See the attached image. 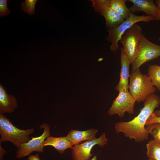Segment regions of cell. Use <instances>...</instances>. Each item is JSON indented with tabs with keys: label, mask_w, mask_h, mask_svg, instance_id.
<instances>
[{
	"label": "cell",
	"mask_w": 160,
	"mask_h": 160,
	"mask_svg": "<svg viewBox=\"0 0 160 160\" xmlns=\"http://www.w3.org/2000/svg\"><path fill=\"white\" fill-rule=\"evenodd\" d=\"M160 105V97L154 93L144 101V105L140 113L132 120L128 121H120L115 124V129L117 133H122L130 139L140 142L148 139L145 129L147 121L155 109Z\"/></svg>",
	"instance_id": "obj_1"
},
{
	"label": "cell",
	"mask_w": 160,
	"mask_h": 160,
	"mask_svg": "<svg viewBox=\"0 0 160 160\" xmlns=\"http://www.w3.org/2000/svg\"><path fill=\"white\" fill-rule=\"evenodd\" d=\"M129 89L131 95L137 102L144 101L156 91V88L149 77L142 73L140 69L132 71L129 76Z\"/></svg>",
	"instance_id": "obj_2"
},
{
	"label": "cell",
	"mask_w": 160,
	"mask_h": 160,
	"mask_svg": "<svg viewBox=\"0 0 160 160\" xmlns=\"http://www.w3.org/2000/svg\"><path fill=\"white\" fill-rule=\"evenodd\" d=\"M34 130L33 128L26 130L19 129L4 114H0V144L3 142L9 141L18 148L31 140L29 135Z\"/></svg>",
	"instance_id": "obj_3"
},
{
	"label": "cell",
	"mask_w": 160,
	"mask_h": 160,
	"mask_svg": "<svg viewBox=\"0 0 160 160\" xmlns=\"http://www.w3.org/2000/svg\"><path fill=\"white\" fill-rule=\"evenodd\" d=\"M142 29L137 23L128 29L122 35L120 42L123 46V50L131 64L137 57L143 35Z\"/></svg>",
	"instance_id": "obj_4"
},
{
	"label": "cell",
	"mask_w": 160,
	"mask_h": 160,
	"mask_svg": "<svg viewBox=\"0 0 160 160\" xmlns=\"http://www.w3.org/2000/svg\"><path fill=\"white\" fill-rule=\"evenodd\" d=\"M156 20L151 15H137L131 12L129 17L118 26L107 29L108 36L107 38L108 42L111 43L110 49L116 52L119 48L118 42L123 34L129 29L137 22L143 21L148 23Z\"/></svg>",
	"instance_id": "obj_5"
},
{
	"label": "cell",
	"mask_w": 160,
	"mask_h": 160,
	"mask_svg": "<svg viewBox=\"0 0 160 160\" xmlns=\"http://www.w3.org/2000/svg\"><path fill=\"white\" fill-rule=\"evenodd\" d=\"M40 128L44 129L42 134L38 137H32L28 142L23 144L19 147L16 153V157L19 159L31 154L33 152L42 153L44 151V142L50 135V126L47 124L44 123Z\"/></svg>",
	"instance_id": "obj_6"
},
{
	"label": "cell",
	"mask_w": 160,
	"mask_h": 160,
	"mask_svg": "<svg viewBox=\"0 0 160 160\" xmlns=\"http://www.w3.org/2000/svg\"><path fill=\"white\" fill-rule=\"evenodd\" d=\"M160 56V45L149 41L144 36L140 47L138 56L132 64V71L140 69L143 64Z\"/></svg>",
	"instance_id": "obj_7"
},
{
	"label": "cell",
	"mask_w": 160,
	"mask_h": 160,
	"mask_svg": "<svg viewBox=\"0 0 160 160\" xmlns=\"http://www.w3.org/2000/svg\"><path fill=\"white\" fill-rule=\"evenodd\" d=\"M95 11L105 19L107 29L115 27L125 19L109 6L110 0H90Z\"/></svg>",
	"instance_id": "obj_8"
},
{
	"label": "cell",
	"mask_w": 160,
	"mask_h": 160,
	"mask_svg": "<svg viewBox=\"0 0 160 160\" xmlns=\"http://www.w3.org/2000/svg\"><path fill=\"white\" fill-rule=\"evenodd\" d=\"M136 102L129 91L119 92L108 113L110 116L117 114L120 117H124L125 112L129 114H133Z\"/></svg>",
	"instance_id": "obj_9"
},
{
	"label": "cell",
	"mask_w": 160,
	"mask_h": 160,
	"mask_svg": "<svg viewBox=\"0 0 160 160\" xmlns=\"http://www.w3.org/2000/svg\"><path fill=\"white\" fill-rule=\"evenodd\" d=\"M108 139L106 137L105 133L103 132L98 138L85 141L74 146L72 148V156L73 160H89L93 155L91 153L93 147L96 145L103 147L107 144Z\"/></svg>",
	"instance_id": "obj_10"
},
{
	"label": "cell",
	"mask_w": 160,
	"mask_h": 160,
	"mask_svg": "<svg viewBox=\"0 0 160 160\" xmlns=\"http://www.w3.org/2000/svg\"><path fill=\"white\" fill-rule=\"evenodd\" d=\"M121 68L119 82L115 87L119 92H129V80L130 74L129 68L131 64L128 58L124 52L123 48H121L120 56Z\"/></svg>",
	"instance_id": "obj_11"
},
{
	"label": "cell",
	"mask_w": 160,
	"mask_h": 160,
	"mask_svg": "<svg viewBox=\"0 0 160 160\" xmlns=\"http://www.w3.org/2000/svg\"><path fill=\"white\" fill-rule=\"evenodd\" d=\"M128 1L133 4L129 8L132 13L143 12L148 15L152 16L156 20L158 10L153 0H129Z\"/></svg>",
	"instance_id": "obj_12"
},
{
	"label": "cell",
	"mask_w": 160,
	"mask_h": 160,
	"mask_svg": "<svg viewBox=\"0 0 160 160\" xmlns=\"http://www.w3.org/2000/svg\"><path fill=\"white\" fill-rule=\"evenodd\" d=\"M18 107V103L15 97L8 95L4 87L0 85V114L11 113Z\"/></svg>",
	"instance_id": "obj_13"
},
{
	"label": "cell",
	"mask_w": 160,
	"mask_h": 160,
	"mask_svg": "<svg viewBox=\"0 0 160 160\" xmlns=\"http://www.w3.org/2000/svg\"><path fill=\"white\" fill-rule=\"evenodd\" d=\"M98 130L92 128L85 131L71 130L66 136L72 145H76L84 141L93 140L96 138L95 135Z\"/></svg>",
	"instance_id": "obj_14"
},
{
	"label": "cell",
	"mask_w": 160,
	"mask_h": 160,
	"mask_svg": "<svg viewBox=\"0 0 160 160\" xmlns=\"http://www.w3.org/2000/svg\"><path fill=\"white\" fill-rule=\"evenodd\" d=\"M51 146L60 153L63 154L68 148L72 149L73 145L66 137H54L51 136L48 137L44 142V146Z\"/></svg>",
	"instance_id": "obj_15"
},
{
	"label": "cell",
	"mask_w": 160,
	"mask_h": 160,
	"mask_svg": "<svg viewBox=\"0 0 160 160\" xmlns=\"http://www.w3.org/2000/svg\"><path fill=\"white\" fill-rule=\"evenodd\" d=\"M127 0H110L109 6L125 20L129 16L130 11L126 5Z\"/></svg>",
	"instance_id": "obj_16"
},
{
	"label": "cell",
	"mask_w": 160,
	"mask_h": 160,
	"mask_svg": "<svg viewBox=\"0 0 160 160\" xmlns=\"http://www.w3.org/2000/svg\"><path fill=\"white\" fill-rule=\"evenodd\" d=\"M147 75L153 85L160 91V66L156 64L149 65Z\"/></svg>",
	"instance_id": "obj_17"
},
{
	"label": "cell",
	"mask_w": 160,
	"mask_h": 160,
	"mask_svg": "<svg viewBox=\"0 0 160 160\" xmlns=\"http://www.w3.org/2000/svg\"><path fill=\"white\" fill-rule=\"evenodd\" d=\"M147 155L151 160H160V144L156 140H150L146 144Z\"/></svg>",
	"instance_id": "obj_18"
},
{
	"label": "cell",
	"mask_w": 160,
	"mask_h": 160,
	"mask_svg": "<svg viewBox=\"0 0 160 160\" xmlns=\"http://www.w3.org/2000/svg\"><path fill=\"white\" fill-rule=\"evenodd\" d=\"M148 133L152 135L154 140L160 144V123H155L146 125Z\"/></svg>",
	"instance_id": "obj_19"
},
{
	"label": "cell",
	"mask_w": 160,
	"mask_h": 160,
	"mask_svg": "<svg viewBox=\"0 0 160 160\" xmlns=\"http://www.w3.org/2000/svg\"><path fill=\"white\" fill-rule=\"evenodd\" d=\"M37 1V0H25V1L21 4L22 10L29 15L34 14L35 6Z\"/></svg>",
	"instance_id": "obj_20"
},
{
	"label": "cell",
	"mask_w": 160,
	"mask_h": 160,
	"mask_svg": "<svg viewBox=\"0 0 160 160\" xmlns=\"http://www.w3.org/2000/svg\"><path fill=\"white\" fill-rule=\"evenodd\" d=\"M11 11L9 10L7 0H0V17L8 15Z\"/></svg>",
	"instance_id": "obj_21"
},
{
	"label": "cell",
	"mask_w": 160,
	"mask_h": 160,
	"mask_svg": "<svg viewBox=\"0 0 160 160\" xmlns=\"http://www.w3.org/2000/svg\"><path fill=\"white\" fill-rule=\"evenodd\" d=\"M155 123H160V117L156 116L153 112L148 119L146 125Z\"/></svg>",
	"instance_id": "obj_22"
},
{
	"label": "cell",
	"mask_w": 160,
	"mask_h": 160,
	"mask_svg": "<svg viewBox=\"0 0 160 160\" xmlns=\"http://www.w3.org/2000/svg\"><path fill=\"white\" fill-rule=\"evenodd\" d=\"M155 2L157 4V7L158 10V16L156 20H160V0H156Z\"/></svg>",
	"instance_id": "obj_23"
},
{
	"label": "cell",
	"mask_w": 160,
	"mask_h": 160,
	"mask_svg": "<svg viewBox=\"0 0 160 160\" xmlns=\"http://www.w3.org/2000/svg\"><path fill=\"white\" fill-rule=\"evenodd\" d=\"M27 160H41L38 154L31 155L29 156Z\"/></svg>",
	"instance_id": "obj_24"
},
{
	"label": "cell",
	"mask_w": 160,
	"mask_h": 160,
	"mask_svg": "<svg viewBox=\"0 0 160 160\" xmlns=\"http://www.w3.org/2000/svg\"><path fill=\"white\" fill-rule=\"evenodd\" d=\"M6 153V151L4 150L0 144V160H3L4 155Z\"/></svg>",
	"instance_id": "obj_25"
},
{
	"label": "cell",
	"mask_w": 160,
	"mask_h": 160,
	"mask_svg": "<svg viewBox=\"0 0 160 160\" xmlns=\"http://www.w3.org/2000/svg\"><path fill=\"white\" fill-rule=\"evenodd\" d=\"M154 113L156 116L160 117V109L154 111Z\"/></svg>",
	"instance_id": "obj_26"
},
{
	"label": "cell",
	"mask_w": 160,
	"mask_h": 160,
	"mask_svg": "<svg viewBox=\"0 0 160 160\" xmlns=\"http://www.w3.org/2000/svg\"><path fill=\"white\" fill-rule=\"evenodd\" d=\"M97 157L96 156H94L92 159L89 160H97Z\"/></svg>",
	"instance_id": "obj_27"
},
{
	"label": "cell",
	"mask_w": 160,
	"mask_h": 160,
	"mask_svg": "<svg viewBox=\"0 0 160 160\" xmlns=\"http://www.w3.org/2000/svg\"><path fill=\"white\" fill-rule=\"evenodd\" d=\"M159 40H160V37L159 39Z\"/></svg>",
	"instance_id": "obj_28"
},
{
	"label": "cell",
	"mask_w": 160,
	"mask_h": 160,
	"mask_svg": "<svg viewBox=\"0 0 160 160\" xmlns=\"http://www.w3.org/2000/svg\"><path fill=\"white\" fill-rule=\"evenodd\" d=\"M148 160H151L150 159H148Z\"/></svg>",
	"instance_id": "obj_29"
}]
</instances>
